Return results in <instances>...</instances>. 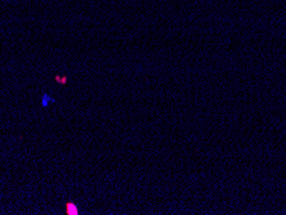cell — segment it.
<instances>
[{
	"mask_svg": "<svg viewBox=\"0 0 286 215\" xmlns=\"http://www.w3.org/2000/svg\"><path fill=\"white\" fill-rule=\"evenodd\" d=\"M53 102H54V99L50 96H48V94H43L41 96V106L43 107H48L49 103H53Z\"/></svg>",
	"mask_w": 286,
	"mask_h": 215,
	"instance_id": "cell-1",
	"label": "cell"
},
{
	"mask_svg": "<svg viewBox=\"0 0 286 215\" xmlns=\"http://www.w3.org/2000/svg\"><path fill=\"white\" fill-rule=\"evenodd\" d=\"M67 214H70V215H76V214H79V210H77V208L75 206L74 202H68V204H67Z\"/></svg>",
	"mask_w": 286,
	"mask_h": 215,
	"instance_id": "cell-2",
	"label": "cell"
}]
</instances>
